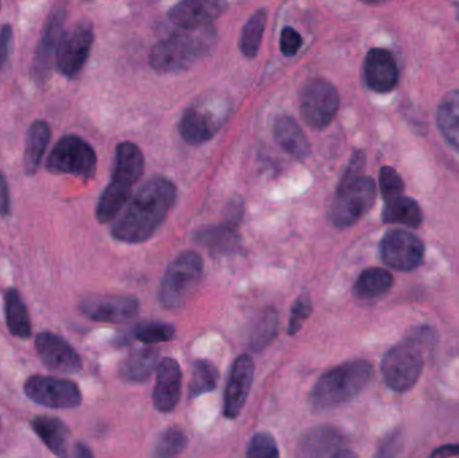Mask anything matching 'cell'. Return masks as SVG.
<instances>
[{"mask_svg":"<svg viewBox=\"0 0 459 458\" xmlns=\"http://www.w3.org/2000/svg\"><path fill=\"white\" fill-rule=\"evenodd\" d=\"M437 120L445 139L459 151V91H450L442 99Z\"/></svg>","mask_w":459,"mask_h":458,"instance_id":"cell-30","label":"cell"},{"mask_svg":"<svg viewBox=\"0 0 459 458\" xmlns=\"http://www.w3.org/2000/svg\"><path fill=\"white\" fill-rule=\"evenodd\" d=\"M459 456V445H445L437 449L430 458H450Z\"/></svg>","mask_w":459,"mask_h":458,"instance_id":"cell-43","label":"cell"},{"mask_svg":"<svg viewBox=\"0 0 459 458\" xmlns=\"http://www.w3.org/2000/svg\"><path fill=\"white\" fill-rule=\"evenodd\" d=\"M11 42H13V27L10 24H4L0 30V69L10 56Z\"/></svg>","mask_w":459,"mask_h":458,"instance_id":"cell-40","label":"cell"},{"mask_svg":"<svg viewBox=\"0 0 459 458\" xmlns=\"http://www.w3.org/2000/svg\"><path fill=\"white\" fill-rule=\"evenodd\" d=\"M366 82L377 93H388L399 82V69L393 54L385 48H371L364 62Z\"/></svg>","mask_w":459,"mask_h":458,"instance_id":"cell-20","label":"cell"},{"mask_svg":"<svg viewBox=\"0 0 459 458\" xmlns=\"http://www.w3.org/2000/svg\"><path fill=\"white\" fill-rule=\"evenodd\" d=\"M396 446H398V437L385 438V443L379 446L377 458H394L396 454Z\"/></svg>","mask_w":459,"mask_h":458,"instance_id":"cell-42","label":"cell"},{"mask_svg":"<svg viewBox=\"0 0 459 458\" xmlns=\"http://www.w3.org/2000/svg\"><path fill=\"white\" fill-rule=\"evenodd\" d=\"M374 368L367 360L342 363L324 374L310 395V402L317 410L336 408L353 400L371 382Z\"/></svg>","mask_w":459,"mask_h":458,"instance_id":"cell-3","label":"cell"},{"mask_svg":"<svg viewBox=\"0 0 459 458\" xmlns=\"http://www.w3.org/2000/svg\"><path fill=\"white\" fill-rule=\"evenodd\" d=\"M204 274L198 253L183 252L169 265L160 287V301L166 308H179L194 295Z\"/></svg>","mask_w":459,"mask_h":458,"instance_id":"cell-6","label":"cell"},{"mask_svg":"<svg viewBox=\"0 0 459 458\" xmlns=\"http://www.w3.org/2000/svg\"><path fill=\"white\" fill-rule=\"evenodd\" d=\"M380 191L385 202L394 201V199L403 196L404 183L401 175L391 169V167H383L379 175Z\"/></svg>","mask_w":459,"mask_h":458,"instance_id":"cell-36","label":"cell"},{"mask_svg":"<svg viewBox=\"0 0 459 458\" xmlns=\"http://www.w3.org/2000/svg\"><path fill=\"white\" fill-rule=\"evenodd\" d=\"M394 277L385 269L369 268L359 276L353 292L361 300H371L385 295L393 288Z\"/></svg>","mask_w":459,"mask_h":458,"instance_id":"cell-29","label":"cell"},{"mask_svg":"<svg viewBox=\"0 0 459 458\" xmlns=\"http://www.w3.org/2000/svg\"><path fill=\"white\" fill-rule=\"evenodd\" d=\"M247 458H280L277 443L269 433H258L248 444Z\"/></svg>","mask_w":459,"mask_h":458,"instance_id":"cell-37","label":"cell"},{"mask_svg":"<svg viewBox=\"0 0 459 458\" xmlns=\"http://www.w3.org/2000/svg\"><path fill=\"white\" fill-rule=\"evenodd\" d=\"M51 174L73 175L89 180L96 175L97 155L91 144L77 134H66L54 145L46 161Z\"/></svg>","mask_w":459,"mask_h":458,"instance_id":"cell-7","label":"cell"},{"mask_svg":"<svg viewBox=\"0 0 459 458\" xmlns=\"http://www.w3.org/2000/svg\"><path fill=\"white\" fill-rule=\"evenodd\" d=\"M226 8L228 3L220 0H186L169 11V18L177 26L194 31L209 27Z\"/></svg>","mask_w":459,"mask_h":458,"instance_id":"cell-17","label":"cell"},{"mask_svg":"<svg viewBox=\"0 0 459 458\" xmlns=\"http://www.w3.org/2000/svg\"><path fill=\"white\" fill-rule=\"evenodd\" d=\"M237 226L223 223L207 228L196 234V241L214 255H234L240 250V237Z\"/></svg>","mask_w":459,"mask_h":458,"instance_id":"cell-25","label":"cell"},{"mask_svg":"<svg viewBox=\"0 0 459 458\" xmlns=\"http://www.w3.org/2000/svg\"><path fill=\"white\" fill-rule=\"evenodd\" d=\"M0 428H2V419H0Z\"/></svg>","mask_w":459,"mask_h":458,"instance_id":"cell-46","label":"cell"},{"mask_svg":"<svg viewBox=\"0 0 459 458\" xmlns=\"http://www.w3.org/2000/svg\"><path fill=\"white\" fill-rule=\"evenodd\" d=\"M11 212L10 190H8L7 179L0 174V215L7 217Z\"/></svg>","mask_w":459,"mask_h":458,"instance_id":"cell-41","label":"cell"},{"mask_svg":"<svg viewBox=\"0 0 459 458\" xmlns=\"http://www.w3.org/2000/svg\"><path fill=\"white\" fill-rule=\"evenodd\" d=\"M422 370V351L412 341L398 344L383 358V376L388 387L395 392L411 389L420 379Z\"/></svg>","mask_w":459,"mask_h":458,"instance_id":"cell-10","label":"cell"},{"mask_svg":"<svg viewBox=\"0 0 459 458\" xmlns=\"http://www.w3.org/2000/svg\"><path fill=\"white\" fill-rule=\"evenodd\" d=\"M312 300L309 296L302 295L301 298H297L289 320V335H296L301 330L305 320L312 315Z\"/></svg>","mask_w":459,"mask_h":458,"instance_id":"cell-38","label":"cell"},{"mask_svg":"<svg viewBox=\"0 0 459 458\" xmlns=\"http://www.w3.org/2000/svg\"><path fill=\"white\" fill-rule=\"evenodd\" d=\"M339 91L324 78H313L302 86L299 109L307 125L323 129L333 121L339 112Z\"/></svg>","mask_w":459,"mask_h":458,"instance_id":"cell-9","label":"cell"},{"mask_svg":"<svg viewBox=\"0 0 459 458\" xmlns=\"http://www.w3.org/2000/svg\"><path fill=\"white\" fill-rule=\"evenodd\" d=\"M215 43V31L204 27L201 31L175 34L160 40L151 51L150 64L159 73H178L206 56Z\"/></svg>","mask_w":459,"mask_h":458,"instance_id":"cell-4","label":"cell"},{"mask_svg":"<svg viewBox=\"0 0 459 458\" xmlns=\"http://www.w3.org/2000/svg\"><path fill=\"white\" fill-rule=\"evenodd\" d=\"M187 446V436L179 428H169L161 433L155 444V458H175Z\"/></svg>","mask_w":459,"mask_h":458,"instance_id":"cell-33","label":"cell"},{"mask_svg":"<svg viewBox=\"0 0 459 458\" xmlns=\"http://www.w3.org/2000/svg\"><path fill=\"white\" fill-rule=\"evenodd\" d=\"M175 199L177 188L171 180L161 177L148 180L113 226V238L124 244L148 241L166 220Z\"/></svg>","mask_w":459,"mask_h":458,"instance_id":"cell-1","label":"cell"},{"mask_svg":"<svg viewBox=\"0 0 459 458\" xmlns=\"http://www.w3.org/2000/svg\"><path fill=\"white\" fill-rule=\"evenodd\" d=\"M93 40V24L89 21L78 22L66 30L56 50V64L59 73L66 77L77 75L88 61Z\"/></svg>","mask_w":459,"mask_h":458,"instance_id":"cell-11","label":"cell"},{"mask_svg":"<svg viewBox=\"0 0 459 458\" xmlns=\"http://www.w3.org/2000/svg\"><path fill=\"white\" fill-rule=\"evenodd\" d=\"M31 427L38 437L56 456L67 457L69 454V429L61 419H51V417H37L32 419Z\"/></svg>","mask_w":459,"mask_h":458,"instance_id":"cell-24","label":"cell"},{"mask_svg":"<svg viewBox=\"0 0 459 458\" xmlns=\"http://www.w3.org/2000/svg\"><path fill=\"white\" fill-rule=\"evenodd\" d=\"M24 393L38 405L50 409H74L82 402L80 387L67 379L34 376L24 384Z\"/></svg>","mask_w":459,"mask_h":458,"instance_id":"cell-12","label":"cell"},{"mask_svg":"<svg viewBox=\"0 0 459 458\" xmlns=\"http://www.w3.org/2000/svg\"><path fill=\"white\" fill-rule=\"evenodd\" d=\"M144 172V156L142 150L131 142L120 143L116 148L112 180L105 188L97 204L96 215L100 223H108L117 217L129 196L132 187Z\"/></svg>","mask_w":459,"mask_h":458,"instance_id":"cell-2","label":"cell"},{"mask_svg":"<svg viewBox=\"0 0 459 458\" xmlns=\"http://www.w3.org/2000/svg\"><path fill=\"white\" fill-rule=\"evenodd\" d=\"M65 18H66V11L64 8H56L51 11L43 26L39 45L32 61V77L37 82H45L46 78L50 74L53 56H56L59 40L64 34Z\"/></svg>","mask_w":459,"mask_h":458,"instance_id":"cell-15","label":"cell"},{"mask_svg":"<svg viewBox=\"0 0 459 458\" xmlns=\"http://www.w3.org/2000/svg\"><path fill=\"white\" fill-rule=\"evenodd\" d=\"M274 137L278 144L293 158L305 159L310 155L312 148L309 142L294 118L289 116L278 117L274 123Z\"/></svg>","mask_w":459,"mask_h":458,"instance_id":"cell-22","label":"cell"},{"mask_svg":"<svg viewBox=\"0 0 459 458\" xmlns=\"http://www.w3.org/2000/svg\"><path fill=\"white\" fill-rule=\"evenodd\" d=\"M50 139L51 128L46 121L37 120L30 125L24 151V169L27 175H34L39 169Z\"/></svg>","mask_w":459,"mask_h":458,"instance_id":"cell-26","label":"cell"},{"mask_svg":"<svg viewBox=\"0 0 459 458\" xmlns=\"http://www.w3.org/2000/svg\"><path fill=\"white\" fill-rule=\"evenodd\" d=\"M266 10H256L248 19L242 30L239 48L247 58H254L261 48L262 37H264V26H266Z\"/></svg>","mask_w":459,"mask_h":458,"instance_id":"cell-31","label":"cell"},{"mask_svg":"<svg viewBox=\"0 0 459 458\" xmlns=\"http://www.w3.org/2000/svg\"><path fill=\"white\" fill-rule=\"evenodd\" d=\"M159 366V350L147 346L129 354L118 367L121 378L128 382H144Z\"/></svg>","mask_w":459,"mask_h":458,"instance_id":"cell-23","label":"cell"},{"mask_svg":"<svg viewBox=\"0 0 459 458\" xmlns=\"http://www.w3.org/2000/svg\"><path fill=\"white\" fill-rule=\"evenodd\" d=\"M342 443V436L329 427L313 428L302 436L297 458H332Z\"/></svg>","mask_w":459,"mask_h":458,"instance_id":"cell-21","label":"cell"},{"mask_svg":"<svg viewBox=\"0 0 459 458\" xmlns=\"http://www.w3.org/2000/svg\"><path fill=\"white\" fill-rule=\"evenodd\" d=\"M66 458H94L91 449L83 444H77Z\"/></svg>","mask_w":459,"mask_h":458,"instance_id":"cell-44","label":"cell"},{"mask_svg":"<svg viewBox=\"0 0 459 458\" xmlns=\"http://www.w3.org/2000/svg\"><path fill=\"white\" fill-rule=\"evenodd\" d=\"M278 317L274 311H267L254 325L250 335V346L255 351L264 349L277 335Z\"/></svg>","mask_w":459,"mask_h":458,"instance_id":"cell-34","label":"cell"},{"mask_svg":"<svg viewBox=\"0 0 459 458\" xmlns=\"http://www.w3.org/2000/svg\"><path fill=\"white\" fill-rule=\"evenodd\" d=\"M4 314L8 331L16 338L29 339L31 335V323L26 304L22 300L18 290L8 289L4 296Z\"/></svg>","mask_w":459,"mask_h":458,"instance_id":"cell-27","label":"cell"},{"mask_svg":"<svg viewBox=\"0 0 459 458\" xmlns=\"http://www.w3.org/2000/svg\"><path fill=\"white\" fill-rule=\"evenodd\" d=\"M38 357L48 370L61 374H75L82 368L80 355L61 336L42 333L35 339Z\"/></svg>","mask_w":459,"mask_h":458,"instance_id":"cell-16","label":"cell"},{"mask_svg":"<svg viewBox=\"0 0 459 458\" xmlns=\"http://www.w3.org/2000/svg\"><path fill=\"white\" fill-rule=\"evenodd\" d=\"M80 309L94 322L123 324L139 314V301L131 296H88L81 301Z\"/></svg>","mask_w":459,"mask_h":458,"instance_id":"cell-14","label":"cell"},{"mask_svg":"<svg viewBox=\"0 0 459 458\" xmlns=\"http://www.w3.org/2000/svg\"><path fill=\"white\" fill-rule=\"evenodd\" d=\"M377 186L371 177H342L331 210V220L337 228H350L374 206Z\"/></svg>","mask_w":459,"mask_h":458,"instance_id":"cell-5","label":"cell"},{"mask_svg":"<svg viewBox=\"0 0 459 458\" xmlns=\"http://www.w3.org/2000/svg\"><path fill=\"white\" fill-rule=\"evenodd\" d=\"M220 373L214 363L210 360H196L193 367V374L190 379L191 397H199L212 392L217 387Z\"/></svg>","mask_w":459,"mask_h":458,"instance_id":"cell-32","label":"cell"},{"mask_svg":"<svg viewBox=\"0 0 459 458\" xmlns=\"http://www.w3.org/2000/svg\"><path fill=\"white\" fill-rule=\"evenodd\" d=\"M383 263L401 272L417 269L425 257V245L415 234L394 229L385 234L380 244Z\"/></svg>","mask_w":459,"mask_h":458,"instance_id":"cell-13","label":"cell"},{"mask_svg":"<svg viewBox=\"0 0 459 458\" xmlns=\"http://www.w3.org/2000/svg\"><path fill=\"white\" fill-rule=\"evenodd\" d=\"M156 370L153 405L161 413H169L177 408L182 395V368L177 360L166 358L159 363Z\"/></svg>","mask_w":459,"mask_h":458,"instance_id":"cell-18","label":"cell"},{"mask_svg":"<svg viewBox=\"0 0 459 458\" xmlns=\"http://www.w3.org/2000/svg\"><path fill=\"white\" fill-rule=\"evenodd\" d=\"M302 46V37L293 27H285L281 32L280 48L281 53L286 56H293L299 53Z\"/></svg>","mask_w":459,"mask_h":458,"instance_id":"cell-39","label":"cell"},{"mask_svg":"<svg viewBox=\"0 0 459 458\" xmlns=\"http://www.w3.org/2000/svg\"><path fill=\"white\" fill-rule=\"evenodd\" d=\"M254 370L255 366L248 355H240L232 365L225 394V416L228 419H235L245 406L253 385Z\"/></svg>","mask_w":459,"mask_h":458,"instance_id":"cell-19","label":"cell"},{"mask_svg":"<svg viewBox=\"0 0 459 458\" xmlns=\"http://www.w3.org/2000/svg\"><path fill=\"white\" fill-rule=\"evenodd\" d=\"M134 338L147 346L169 341L175 335L174 325L167 323L150 322L142 323L134 331Z\"/></svg>","mask_w":459,"mask_h":458,"instance_id":"cell-35","label":"cell"},{"mask_svg":"<svg viewBox=\"0 0 459 458\" xmlns=\"http://www.w3.org/2000/svg\"><path fill=\"white\" fill-rule=\"evenodd\" d=\"M0 7H2V3H0Z\"/></svg>","mask_w":459,"mask_h":458,"instance_id":"cell-47","label":"cell"},{"mask_svg":"<svg viewBox=\"0 0 459 458\" xmlns=\"http://www.w3.org/2000/svg\"><path fill=\"white\" fill-rule=\"evenodd\" d=\"M422 220V210L420 204L409 196H399L394 201L385 202L383 209V220L385 223L420 228Z\"/></svg>","mask_w":459,"mask_h":458,"instance_id":"cell-28","label":"cell"},{"mask_svg":"<svg viewBox=\"0 0 459 458\" xmlns=\"http://www.w3.org/2000/svg\"><path fill=\"white\" fill-rule=\"evenodd\" d=\"M229 108L222 99H206L188 108L180 120L179 131L191 145L209 142L228 118Z\"/></svg>","mask_w":459,"mask_h":458,"instance_id":"cell-8","label":"cell"},{"mask_svg":"<svg viewBox=\"0 0 459 458\" xmlns=\"http://www.w3.org/2000/svg\"><path fill=\"white\" fill-rule=\"evenodd\" d=\"M332 458H358V456L348 449H342V451H337Z\"/></svg>","mask_w":459,"mask_h":458,"instance_id":"cell-45","label":"cell"}]
</instances>
